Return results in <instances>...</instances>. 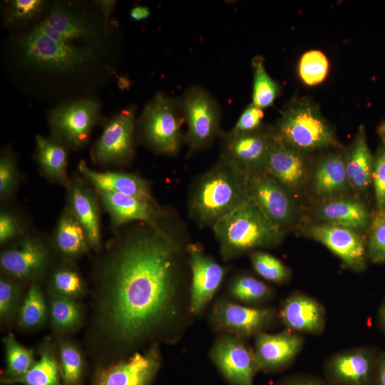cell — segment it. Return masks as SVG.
<instances>
[{"label": "cell", "mask_w": 385, "mask_h": 385, "mask_svg": "<svg viewBox=\"0 0 385 385\" xmlns=\"http://www.w3.org/2000/svg\"><path fill=\"white\" fill-rule=\"evenodd\" d=\"M186 247L160 224L145 222L107 243L93 267L85 333L96 366L180 338L193 317Z\"/></svg>", "instance_id": "1"}, {"label": "cell", "mask_w": 385, "mask_h": 385, "mask_svg": "<svg viewBox=\"0 0 385 385\" xmlns=\"http://www.w3.org/2000/svg\"><path fill=\"white\" fill-rule=\"evenodd\" d=\"M247 197V176L219 158L194 182L188 214L198 226L212 227Z\"/></svg>", "instance_id": "2"}, {"label": "cell", "mask_w": 385, "mask_h": 385, "mask_svg": "<svg viewBox=\"0 0 385 385\" xmlns=\"http://www.w3.org/2000/svg\"><path fill=\"white\" fill-rule=\"evenodd\" d=\"M212 228L224 261L260 247L276 245L283 237L282 230L249 197Z\"/></svg>", "instance_id": "3"}, {"label": "cell", "mask_w": 385, "mask_h": 385, "mask_svg": "<svg viewBox=\"0 0 385 385\" xmlns=\"http://www.w3.org/2000/svg\"><path fill=\"white\" fill-rule=\"evenodd\" d=\"M55 253L51 241L37 234L26 233L1 250V274L26 284L41 283L54 266Z\"/></svg>", "instance_id": "4"}, {"label": "cell", "mask_w": 385, "mask_h": 385, "mask_svg": "<svg viewBox=\"0 0 385 385\" xmlns=\"http://www.w3.org/2000/svg\"><path fill=\"white\" fill-rule=\"evenodd\" d=\"M183 121L180 101L158 92L144 108L139 125L143 140L154 151L174 155L183 140Z\"/></svg>", "instance_id": "5"}, {"label": "cell", "mask_w": 385, "mask_h": 385, "mask_svg": "<svg viewBox=\"0 0 385 385\" xmlns=\"http://www.w3.org/2000/svg\"><path fill=\"white\" fill-rule=\"evenodd\" d=\"M275 135L297 150L324 148L335 141L328 123L307 102L292 105L283 113Z\"/></svg>", "instance_id": "6"}, {"label": "cell", "mask_w": 385, "mask_h": 385, "mask_svg": "<svg viewBox=\"0 0 385 385\" xmlns=\"http://www.w3.org/2000/svg\"><path fill=\"white\" fill-rule=\"evenodd\" d=\"M179 101L187 125L185 139L190 154L207 148L221 134L220 110L217 101L199 86L186 89Z\"/></svg>", "instance_id": "7"}, {"label": "cell", "mask_w": 385, "mask_h": 385, "mask_svg": "<svg viewBox=\"0 0 385 385\" xmlns=\"http://www.w3.org/2000/svg\"><path fill=\"white\" fill-rule=\"evenodd\" d=\"M20 46L29 63L60 73L76 71L93 57L90 48L56 41L36 27L21 37Z\"/></svg>", "instance_id": "8"}, {"label": "cell", "mask_w": 385, "mask_h": 385, "mask_svg": "<svg viewBox=\"0 0 385 385\" xmlns=\"http://www.w3.org/2000/svg\"><path fill=\"white\" fill-rule=\"evenodd\" d=\"M159 345L96 366L91 385H151L161 365Z\"/></svg>", "instance_id": "9"}, {"label": "cell", "mask_w": 385, "mask_h": 385, "mask_svg": "<svg viewBox=\"0 0 385 385\" xmlns=\"http://www.w3.org/2000/svg\"><path fill=\"white\" fill-rule=\"evenodd\" d=\"M100 118L98 102L88 98L56 108L50 115L49 123L54 138L76 149L88 143Z\"/></svg>", "instance_id": "10"}, {"label": "cell", "mask_w": 385, "mask_h": 385, "mask_svg": "<svg viewBox=\"0 0 385 385\" xmlns=\"http://www.w3.org/2000/svg\"><path fill=\"white\" fill-rule=\"evenodd\" d=\"M220 158L246 176L264 171L274 134L259 128L253 132L221 133Z\"/></svg>", "instance_id": "11"}, {"label": "cell", "mask_w": 385, "mask_h": 385, "mask_svg": "<svg viewBox=\"0 0 385 385\" xmlns=\"http://www.w3.org/2000/svg\"><path fill=\"white\" fill-rule=\"evenodd\" d=\"M272 314L270 309L247 307L222 297L213 304L208 319L214 331L243 339L261 332Z\"/></svg>", "instance_id": "12"}, {"label": "cell", "mask_w": 385, "mask_h": 385, "mask_svg": "<svg viewBox=\"0 0 385 385\" xmlns=\"http://www.w3.org/2000/svg\"><path fill=\"white\" fill-rule=\"evenodd\" d=\"M190 282V309L193 317L206 309L222 284L227 270L197 245L187 247Z\"/></svg>", "instance_id": "13"}, {"label": "cell", "mask_w": 385, "mask_h": 385, "mask_svg": "<svg viewBox=\"0 0 385 385\" xmlns=\"http://www.w3.org/2000/svg\"><path fill=\"white\" fill-rule=\"evenodd\" d=\"M209 356L230 385H254L253 377L257 371L254 352L242 338L220 334Z\"/></svg>", "instance_id": "14"}, {"label": "cell", "mask_w": 385, "mask_h": 385, "mask_svg": "<svg viewBox=\"0 0 385 385\" xmlns=\"http://www.w3.org/2000/svg\"><path fill=\"white\" fill-rule=\"evenodd\" d=\"M135 111H122L106 125L93 145L92 158L103 165L124 164L133 156L134 148Z\"/></svg>", "instance_id": "15"}, {"label": "cell", "mask_w": 385, "mask_h": 385, "mask_svg": "<svg viewBox=\"0 0 385 385\" xmlns=\"http://www.w3.org/2000/svg\"><path fill=\"white\" fill-rule=\"evenodd\" d=\"M247 195L282 230L292 220L294 203L287 188L265 171L247 176Z\"/></svg>", "instance_id": "16"}, {"label": "cell", "mask_w": 385, "mask_h": 385, "mask_svg": "<svg viewBox=\"0 0 385 385\" xmlns=\"http://www.w3.org/2000/svg\"><path fill=\"white\" fill-rule=\"evenodd\" d=\"M67 206L84 227L90 247L102 250L100 207L97 195L81 177L70 178L67 187Z\"/></svg>", "instance_id": "17"}, {"label": "cell", "mask_w": 385, "mask_h": 385, "mask_svg": "<svg viewBox=\"0 0 385 385\" xmlns=\"http://www.w3.org/2000/svg\"><path fill=\"white\" fill-rule=\"evenodd\" d=\"M105 210L110 216L112 227L118 229L132 222L152 225L160 223L163 212L157 204L109 191L97 190Z\"/></svg>", "instance_id": "18"}, {"label": "cell", "mask_w": 385, "mask_h": 385, "mask_svg": "<svg viewBox=\"0 0 385 385\" xmlns=\"http://www.w3.org/2000/svg\"><path fill=\"white\" fill-rule=\"evenodd\" d=\"M78 169L97 190L117 192L157 204L152 195L150 183L137 174L120 171H96L90 168L84 160L79 162Z\"/></svg>", "instance_id": "19"}, {"label": "cell", "mask_w": 385, "mask_h": 385, "mask_svg": "<svg viewBox=\"0 0 385 385\" xmlns=\"http://www.w3.org/2000/svg\"><path fill=\"white\" fill-rule=\"evenodd\" d=\"M301 339L287 332L255 334L254 357L256 370L272 371L282 368L295 356L301 346Z\"/></svg>", "instance_id": "20"}, {"label": "cell", "mask_w": 385, "mask_h": 385, "mask_svg": "<svg viewBox=\"0 0 385 385\" xmlns=\"http://www.w3.org/2000/svg\"><path fill=\"white\" fill-rule=\"evenodd\" d=\"M310 232L348 266L358 268L364 264V242L354 230L326 223L312 227Z\"/></svg>", "instance_id": "21"}, {"label": "cell", "mask_w": 385, "mask_h": 385, "mask_svg": "<svg viewBox=\"0 0 385 385\" xmlns=\"http://www.w3.org/2000/svg\"><path fill=\"white\" fill-rule=\"evenodd\" d=\"M264 171L287 189L299 188L306 177L305 162L302 156L297 150L281 140L275 133L265 163Z\"/></svg>", "instance_id": "22"}, {"label": "cell", "mask_w": 385, "mask_h": 385, "mask_svg": "<svg viewBox=\"0 0 385 385\" xmlns=\"http://www.w3.org/2000/svg\"><path fill=\"white\" fill-rule=\"evenodd\" d=\"M51 242L61 259L73 262L91 250L84 227L67 205L58 220Z\"/></svg>", "instance_id": "23"}, {"label": "cell", "mask_w": 385, "mask_h": 385, "mask_svg": "<svg viewBox=\"0 0 385 385\" xmlns=\"http://www.w3.org/2000/svg\"><path fill=\"white\" fill-rule=\"evenodd\" d=\"M48 319L54 338L68 337L84 324L86 309L79 300L46 292Z\"/></svg>", "instance_id": "24"}, {"label": "cell", "mask_w": 385, "mask_h": 385, "mask_svg": "<svg viewBox=\"0 0 385 385\" xmlns=\"http://www.w3.org/2000/svg\"><path fill=\"white\" fill-rule=\"evenodd\" d=\"M331 378L342 385H371L374 376L372 356L364 352L345 354L329 365Z\"/></svg>", "instance_id": "25"}, {"label": "cell", "mask_w": 385, "mask_h": 385, "mask_svg": "<svg viewBox=\"0 0 385 385\" xmlns=\"http://www.w3.org/2000/svg\"><path fill=\"white\" fill-rule=\"evenodd\" d=\"M38 359L22 376L11 381L8 385H63L57 359L56 340L46 337L37 348Z\"/></svg>", "instance_id": "26"}, {"label": "cell", "mask_w": 385, "mask_h": 385, "mask_svg": "<svg viewBox=\"0 0 385 385\" xmlns=\"http://www.w3.org/2000/svg\"><path fill=\"white\" fill-rule=\"evenodd\" d=\"M36 158L41 174L48 180L66 188L70 178L67 174V150L65 145L56 138L37 135Z\"/></svg>", "instance_id": "27"}, {"label": "cell", "mask_w": 385, "mask_h": 385, "mask_svg": "<svg viewBox=\"0 0 385 385\" xmlns=\"http://www.w3.org/2000/svg\"><path fill=\"white\" fill-rule=\"evenodd\" d=\"M282 322L289 328L302 332H315L322 324V312L313 299L294 295L288 298L280 309Z\"/></svg>", "instance_id": "28"}, {"label": "cell", "mask_w": 385, "mask_h": 385, "mask_svg": "<svg viewBox=\"0 0 385 385\" xmlns=\"http://www.w3.org/2000/svg\"><path fill=\"white\" fill-rule=\"evenodd\" d=\"M46 292L80 300L88 293V285L74 262L61 260L48 275Z\"/></svg>", "instance_id": "29"}, {"label": "cell", "mask_w": 385, "mask_h": 385, "mask_svg": "<svg viewBox=\"0 0 385 385\" xmlns=\"http://www.w3.org/2000/svg\"><path fill=\"white\" fill-rule=\"evenodd\" d=\"M318 216L327 223L353 230L366 227L369 222L365 206L354 199H339L324 203Z\"/></svg>", "instance_id": "30"}, {"label": "cell", "mask_w": 385, "mask_h": 385, "mask_svg": "<svg viewBox=\"0 0 385 385\" xmlns=\"http://www.w3.org/2000/svg\"><path fill=\"white\" fill-rule=\"evenodd\" d=\"M55 340L63 385H81L86 366L83 350L68 337L55 338Z\"/></svg>", "instance_id": "31"}, {"label": "cell", "mask_w": 385, "mask_h": 385, "mask_svg": "<svg viewBox=\"0 0 385 385\" xmlns=\"http://www.w3.org/2000/svg\"><path fill=\"white\" fill-rule=\"evenodd\" d=\"M48 319L46 294L41 282L29 284L16 322L18 328L25 332L36 331Z\"/></svg>", "instance_id": "32"}, {"label": "cell", "mask_w": 385, "mask_h": 385, "mask_svg": "<svg viewBox=\"0 0 385 385\" xmlns=\"http://www.w3.org/2000/svg\"><path fill=\"white\" fill-rule=\"evenodd\" d=\"M373 160L363 128L359 130L346 163L348 182L358 191H365L371 179Z\"/></svg>", "instance_id": "33"}, {"label": "cell", "mask_w": 385, "mask_h": 385, "mask_svg": "<svg viewBox=\"0 0 385 385\" xmlns=\"http://www.w3.org/2000/svg\"><path fill=\"white\" fill-rule=\"evenodd\" d=\"M347 183L346 163L341 156L330 155L318 164L314 177L317 195L329 197L339 194L346 188Z\"/></svg>", "instance_id": "34"}, {"label": "cell", "mask_w": 385, "mask_h": 385, "mask_svg": "<svg viewBox=\"0 0 385 385\" xmlns=\"http://www.w3.org/2000/svg\"><path fill=\"white\" fill-rule=\"evenodd\" d=\"M6 367L1 375V383L8 384L24 375L36 361L34 349L23 346L12 332L2 338Z\"/></svg>", "instance_id": "35"}, {"label": "cell", "mask_w": 385, "mask_h": 385, "mask_svg": "<svg viewBox=\"0 0 385 385\" xmlns=\"http://www.w3.org/2000/svg\"><path fill=\"white\" fill-rule=\"evenodd\" d=\"M26 284L4 274L0 277V324L1 329L16 324L18 316L26 292Z\"/></svg>", "instance_id": "36"}, {"label": "cell", "mask_w": 385, "mask_h": 385, "mask_svg": "<svg viewBox=\"0 0 385 385\" xmlns=\"http://www.w3.org/2000/svg\"><path fill=\"white\" fill-rule=\"evenodd\" d=\"M59 32L67 43L73 40L88 39L93 35V30L83 19L66 9L54 7L43 21Z\"/></svg>", "instance_id": "37"}, {"label": "cell", "mask_w": 385, "mask_h": 385, "mask_svg": "<svg viewBox=\"0 0 385 385\" xmlns=\"http://www.w3.org/2000/svg\"><path fill=\"white\" fill-rule=\"evenodd\" d=\"M271 292V289L264 282L245 274L233 277L227 288V295L230 300L245 304L265 300Z\"/></svg>", "instance_id": "38"}, {"label": "cell", "mask_w": 385, "mask_h": 385, "mask_svg": "<svg viewBox=\"0 0 385 385\" xmlns=\"http://www.w3.org/2000/svg\"><path fill=\"white\" fill-rule=\"evenodd\" d=\"M252 67L254 81L252 104L264 109L273 104L278 95L279 87L267 72L262 57L255 56L252 60Z\"/></svg>", "instance_id": "39"}, {"label": "cell", "mask_w": 385, "mask_h": 385, "mask_svg": "<svg viewBox=\"0 0 385 385\" xmlns=\"http://www.w3.org/2000/svg\"><path fill=\"white\" fill-rule=\"evenodd\" d=\"M329 71V61L325 54L319 50L304 53L300 58L298 72L302 81L307 86L321 83Z\"/></svg>", "instance_id": "40"}, {"label": "cell", "mask_w": 385, "mask_h": 385, "mask_svg": "<svg viewBox=\"0 0 385 385\" xmlns=\"http://www.w3.org/2000/svg\"><path fill=\"white\" fill-rule=\"evenodd\" d=\"M250 261L255 271L265 279L279 283L289 276V272L284 265L272 255L253 251L250 254Z\"/></svg>", "instance_id": "41"}, {"label": "cell", "mask_w": 385, "mask_h": 385, "mask_svg": "<svg viewBox=\"0 0 385 385\" xmlns=\"http://www.w3.org/2000/svg\"><path fill=\"white\" fill-rule=\"evenodd\" d=\"M18 170L12 155L4 152L0 158V197L1 200L11 199L17 186Z\"/></svg>", "instance_id": "42"}, {"label": "cell", "mask_w": 385, "mask_h": 385, "mask_svg": "<svg viewBox=\"0 0 385 385\" xmlns=\"http://www.w3.org/2000/svg\"><path fill=\"white\" fill-rule=\"evenodd\" d=\"M369 253L372 261L385 262V211L377 213L373 220Z\"/></svg>", "instance_id": "43"}, {"label": "cell", "mask_w": 385, "mask_h": 385, "mask_svg": "<svg viewBox=\"0 0 385 385\" xmlns=\"http://www.w3.org/2000/svg\"><path fill=\"white\" fill-rule=\"evenodd\" d=\"M25 225L14 212L1 209L0 212V245L5 246L26 234Z\"/></svg>", "instance_id": "44"}, {"label": "cell", "mask_w": 385, "mask_h": 385, "mask_svg": "<svg viewBox=\"0 0 385 385\" xmlns=\"http://www.w3.org/2000/svg\"><path fill=\"white\" fill-rule=\"evenodd\" d=\"M45 2L41 0H15L9 4L6 14L9 23H19L29 20L41 12Z\"/></svg>", "instance_id": "45"}, {"label": "cell", "mask_w": 385, "mask_h": 385, "mask_svg": "<svg viewBox=\"0 0 385 385\" xmlns=\"http://www.w3.org/2000/svg\"><path fill=\"white\" fill-rule=\"evenodd\" d=\"M263 117L262 109L251 103L245 108L230 132L235 134H241L257 130L260 128Z\"/></svg>", "instance_id": "46"}, {"label": "cell", "mask_w": 385, "mask_h": 385, "mask_svg": "<svg viewBox=\"0 0 385 385\" xmlns=\"http://www.w3.org/2000/svg\"><path fill=\"white\" fill-rule=\"evenodd\" d=\"M371 179L379 208H385V148L379 152L373 163Z\"/></svg>", "instance_id": "47"}, {"label": "cell", "mask_w": 385, "mask_h": 385, "mask_svg": "<svg viewBox=\"0 0 385 385\" xmlns=\"http://www.w3.org/2000/svg\"><path fill=\"white\" fill-rule=\"evenodd\" d=\"M282 385H326L322 381L310 377H300L289 380Z\"/></svg>", "instance_id": "48"}, {"label": "cell", "mask_w": 385, "mask_h": 385, "mask_svg": "<svg viewBox=\"0 0 385 385\" xmlns=\"http://www.w3.org/2000/svg\"><path fill=\"white\" fill-rule=\"evenodd\" d=\"M150 14L148 7L138 6L133 8L130 12V17L135 21H141L147 19Z\"/></svg>", "instance_id": "49"}, {"label": "cell", "mask_w": 385, "mask_h": 385, "mask_svg": "<svg viewBox=\"0 0 385 385\" xmlns=\"http://www.w3.org/2000/svg\"><path fill=\"white\" fill-rule=\"evenodd\" d=\"M376 381L377 385H385V356H382L377 364Z\"/></svg>", "instance_id": "50"}, {"label": "cell", "mask_w": 385, "mask_h": 385, "mask_svg": "<svg viewBox=\"0 0 385 385\" xmlns=\"http://www.w3.org/2000/svg\"><path fill=\"white\" fill-rule=\"evenodd\" d=\"M99 6L101 7L103 12L106 21H108L109 15L112 12L115 1H98Z\"/></svg>", "instance_id": "51"}, {"label": "cell", "mask_w": 385, "mask_h": 385, "mask_svg": "<svg viewBox=\"0 0 385 385\" xmlns=\"http://www.w3.org/2000/svg\"><path fill=\"white\" fill-rule=\"evenodd\" d=\"M379 133L380 135L381 136V138H383V140L385 141V121L383 123H381V125L379 128Z\"/></svg>", "instance_id": "52"}, {"label": "cell", "mask_w": 385, "mask_h": 385, "mask_svg": "<svg viewBox=\"0 0 385 385\" xmlns=\"http://www.w3.org/2000/svg\"><path fill=\"white\" fill-rule=\"evenodd\" d=\"M381 316H382L383 322H384V324H385V306L382 309Z\"/></svg>", "instance_id": "53"}]
</instances>
